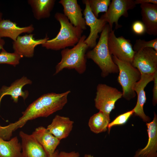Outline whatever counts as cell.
<instances>
[{"label":"cell","mask_w":157,"mask_h":157,"mask_svg":"<svg viewBox=\"0 0 157 157\" xmlns=\"http://www.w3.org/2000/svg\"><path fill=\"white\" fill-rule=\"evenodd\" d=\"M54 17L60 24L59 31L55 38L48 40L42 46L48 49L57 51L75 46L82 36L83 30L73 26L63 13L57 12Z\"/></svg>","instance_id":"6da1fadb"},{"label":"cell","mask_w":157,"mask_h":157,"mask_svg":"<svg viewBox=\"0 0 157 157\" xmlns=\"http://www.w3.org/2000/svg\"><path fill=\"white\" fill-rule=\"evenodd\" d=\"M111 30L108 24H106L101 32L96 45L85 55L86 58L91 59L99 66L101 70V76L103 77L110 74L119 72L118 67L114 62L108 48V38Z\"/></svg>","instance_id":"7a4b0ae2"},{"label":"cell","mask_w":157,"mask_h":157,"mask_svg":"<svg viewBox=\"0 0 157 157\" xmlns=\"http://www.w3.org/2000/svg\"><path fill=\"white\" fill-rule=\"evenodd\" d=\"M83 35L78 42L71 49L66 48L61 51V59L56 66L54 74H58L64 69H74L78 74H83L86 68V52L88 48L84 41Z\"/></svg>","instance_id":"3957f363"},{"label":"cell","mask_w":157,"mask_h":157,"mask_svg":"<svg viewBox=\"0 0 157 157\" xmlns=\"http://www.w3.org/2000/svg\"><path fill=\"white\" fill-rule=\"evenodd\" d=\"M70 90L61 93L51 92L42 95L29 106L38 117H47L62 109L67 102Z\"/></svg>","instance_id":"277c9868"},{"label":"cell","mask_w":157,"mask_h":157,"mask_svg":"<svg viewBox=\"0 0 157 157\" xmlns=\"http://www.w3.org/2000/svg\"><path fill=\"white\" fill-rule=\"evenodd\" d=\"M112 57L118 68L117 81L122 87V97L129 100L136 96L133 88L135 83L140 80L141 74L131 64L119 60L113 56Z\"/></svg>","instance_id":"5b68a950"},{"label":"cell","mask_w":157,"mask_h":157,"mask_svg":"<svg viewBox=\"0 0 157 157\" xmlns=\"http://www.w3.org/2000/svg\"><path fill=\"white\" fill-rule=\"evenodd\" d=\"M122 95V92L116 88L104 84H99L97 87L94 99L95 106L99 111L110 115L115 108V103Z\"/></svg>","instance_id":"8992f818"},{"label":"cell","mask_w":157,"mask_h":157,"mask_svg":"<svg viewBox=\"0 0 157 157\" xmlns=\"http://www.w3.org/2000/svg\"><path fill=\"white\" fill-rule=\"evenodd\" d=\"M108 44L110 54L121 60L132 63L136 52L133 49L130 40L122 36L117 37L115 31L109 33Z\"/></svg>","instance_id":"52a82bcc"},{"label":"cell","mask_w":157,"mask_h":157,"mask_svg":"<svg viewBox=\"0 0 157 157\" xmlns=\"http://www.w3.org/2000/svg\"><path fill=\"white\" fill-rule=\"evenodd\" d=\"M131 64L141 74L154 75L157 71V51L149 47L136 52Z\"/></svg>","instance_id":"ba28073f"},{"label":"cell","mask_w":157,"mask_h":157,"mask_svg":"<svg viewBox=\"0 0 157 157\" xmlns=\"http://www.w3.org/2000/svg\"><path fill=\"white\" fill-rule=\"evenodd\" d=\"M136 5L133 0H112L110 2L107 12L101 15L108 24L111 30L114 23L115 29L121 27L118 23L121 17H128V10L133 9Z\"/></svg>","instance_id":"9c48e42d"},{"label":"cell","mask_w":157,"mask_h":157,"mask_svg":"<svg viewBox=\"0 0 157 157\" xmlns=\"http://www.w3.org/2000/svg\"><path fill=\"white\" fill-rule=\"evenodd\" d=\"M82 2L85 5L83 14L86 25L89 26L90 31L84 42L88 48H93L97 44L98 34L102 32L107 22L102 17L98 19L94 16L90 8L88 0H83Z\"/></svg>","instance_id":"30bf717a"},{"label":"cell","mask_w":157,"mask_h":157,"mask_svg":"<svg viewBox=\"0 0 157 157\" xmlns=\"http://www.w3.org/2000/svg\"><path fill=\"white\" fill-rule=\"evenodd\" d=\"M33 35L34 34L30 33L18 37L13 42L14 52L20 55L22 58H32L34 56L35 47L49 39L46 35L44 38L36 40Z\"/></svg>","instance_id":"8fae6325"},{"label":"cell","mask_w":157,"mask_h":157,"mask_svg":"<svg viewBox=\"0 0 157 157\" xmlns=\"http://www.w3.org/2000/svg\"><path fill=\"white\" fill-rule=\"evenodd\" d=\"M154 75L141 74L140 80L133 86V90L137 95V100L136 106L132 109L134 115L139 116L144 122H149L150 117L145 114L143 106L146 102V98L144 88L147 84L153 81Z\"/></svg>","instance_id":"7c38bea8"},{"label":"cell","mask_w":157,"mask_h":157,"mask_svg":"<svg viewBox=\"0 0 157 157\" xmlns=\"http://www.w3.org/2000/svg\"><path fill=\"white\" fill-rule=\"evenodd\" d=\"M19 135L21 141V157H49L43 147L32 134L21 131Z\"/></svg>","instance_id":"4fadbf2b"},{"label":"cell","mask_w":157,"mask_h":157,"mask_svg":"<svg viewBox=\"0 0 157 157\" xmlns=\"http://www.w3.org/2000/svg\"><path fill=\"white\" fill-rule=\"evenodd\" d=\"M59 3L63 7V14L71 24L83 30L86 29L82 10L77 0H61Z\"/></svg>","instance_id":"5bb4252c"},{"label":"cell","mask_w":157,"mask_h":157,"mask_svg":"<svg viewBox=\"0 0 157 157\" xmlns=\"http://www.w3.org/2000/svg\"><path fill=\"white\" fill-rule=\"evenodd\" d=\"M148 140L146 146L139 149L133 157H157V116L155 113L153 120L146 124Z\"/></svg>","instance_id":"9a60e30c"},{"label":"cell","mask_w":157,"mask_h":157,"mask_svg":"<svg viewBox=\"0 0 157 157\" xmlns=\"http://www.w3.org/2000/svg\"><path fill=\"white\" fill-rule=\"evenodd\" d=\"M32 83V81L24 76L15 80L9 86L3 85L0 89V105L2 98L6 95L10 96L11 99L15 103L18 102L19 97L25 100L29 92L27 90L23 91L22 88L25 85Z\"/></svg>","instance_id":"2e32d148"},{"label":"cell","mask_w":157,"mask_h":157,"mask_svg":"<svg viewBox=\"0 0 157 157\" xmlns=\"http://www.w3.org/2000/svg\"><path fill=\"white\" fill-rule=\"evenodd\" d=\"M74 122L68 117L56 115L47 129L60 140L68 136L72 131Z\"/></svg>","instance_id":"e0dca14e"},{"label":"cell","mask_w":157,"mask_h":157,"mask_svg":"<svg viewBox=\"0 0 157 157\" xmlns=\"http://www.w3.org/2000/svg\"><path fill=\"white\" fill-rule=\"evenodd\" d=\"M142 22L149 35H157V5L151 3L140 4Z\"/></svg>","instance_id":"ac0fdd59"},{"label":"cell","mask_w":157,"mask_h":157,"mask_svg":"<svg viewBox=\"0 0 157 157\" xmlns=\"http://www.w3.org/2000/svg\"><path fill=\"white\" fill-rule=\"evenodd\" d=\"M32 134L43 147L49 156L55 152L60 142V140L43 126L36 128Z\"/></svg>","instance_id":"d6986e66"},{"label":"cell","mask_w":157,"mask_h":157,"mask_svg":"<svg viewBox=\"0 0 157 157\" xmlns=\"http://www.w3.org/2000/svg\"><path fill=\"white\" fill-rule=\"evenodd\" d=\"M32 24L24 27H20L15 22L9 19L3 20L0 22V37L9 38L15 41L22 33H31L34 30Z\"/></svg>","instance_id":"ffe728a7"},{"label":"cell","mask_w":157,"mask_h":157,"mask_svg":"<svg viewBox=\"0 0 157 157\" xmlns=\"http://www.w3.org/2000/svg\"><path fill=\"white\" fill-rule=\"evenodd\" d=\"M34 18L37 20L49 18L55 4V0H28Z\"/></svg>","instance_id":"44dd1931"},{"label":"cell","mask_w":157,"mask_h":157,"mask_svg":"<svg viewBox=\"0 0 157 157\" xmlns=\"http://www.w3.org/2000/svg\"><path fill=\"white\" fill-rule=\"evenodd\" d=\"M21 142L17 136L6 140L0 138V157H21Z\"/></svg>","instance_id":"7402d4cb"},{"label":"cell","mask_w":157,"mask_h":157,"mask_svg":"<svg viewBox=\"0 0 157 157\" xmlns=\"http://www.w3.org/2000/svg\"><path fill=\"white\" fill-rule=\"evenodd\" d=\"M110 121V115L99 111L90 117L88 125L92 132L97 134L107 130Z\"/></svg>","instance_id":"603a6c76"},{"label":"cell","mask_w":157,"mask_h":157,"mask_svg":"<svg viewBox=\"0 0 157 157\" xmlns=\"http://www.w3.org/2000/svg\"><path fill=\"white\" fill-rule=\"evenodd\" d=\"M90 8L97 18L101 12L106 13L110 3V0H88Z\"/></svg>","instance_id":"cb8c5ba5"},{"label":"cell","mask_w":157,"mask_h":157,"mask_svg":"<svg viewBox=\"0 0 157 157\" xmlns=\"http://www.w3.org/2000/svg\"><path fill=\"white\" fill-rule=\"evenodd\" d=\"M22 57L14 52L9 53L3 49L0 52V64H6L15 67L18 65Z\"/></svg>","instance_id":"d4e9b609"},{"label":"cell","mask_w":157,"mask_h":157,"mask_svg":"<svg viewBox=\"0 0 157 157\" xmlns=\"http://www.w3.org/2000/svg\"><path fill=\"white\" fill-rule=\"evenodd\" d=\"M151 48L157 51V38L149 41L140 39L136 40L133 49L135 52L146 48Z\"/></svg>","instance_id":"484cf974"},{"label":"cell","mask_w":157,"mask_h":157,"mask_svg":"<svg viewBox=\"0 0 157 157\" xmlns=\"http://www.w3.org/2000/svg\"><path fill=\"white\" fill-rule=\"evenodd\" d=\"M133 114V110L121 114L117 117L113 121L108 125V128L109 133L111 128L116 126L124 124L127 122L129 118Z\"/></svg>","instance_id":"4316f807"},{"label":"cell","mask_w":157,"mask_h":157,"mask_svg":"<svg viewBox=\"0 0 157 157\" xmlns=\"http://www.w3.org/2000/svg\"><path fill=\"white\" fill-rule=\"evenodd\" d=\"M132 29L133 32L138 35H142L145 32L144 26L140 21H137L135 22L132 25Z\"/></svg>","instance_id":"83f0119b"},{"label":"cell","mask_w":157,"mask_h":157,"mask_svg":"<svg viewBox=\"0 0 157 157\" xmlns=\"http://www.w3.org/2000/svg\"><path fill=\"white\" fill-rule=\"evenodd\" d=\"M153 81H154V85L153 90L152 103L155 106L157 103V71L154 74Z\"/></svg>","instance_id":"f1b7e54d"},{"label":"cell","mask_w":157,"mask_h":157,"mask_svg":"<svg viewBox=\"0 0 157 157\" xmlns=\"http://www.w3.org/2000/svg\"><path fill=\"white\" fill-rule=\"evenodd\" d=\"M58 157H80L79 153L75 151H72L69 152L64 151L59 152Z\"/></svg>","instance_id":"f546056e"},{"label":"cell","mask_w":157,"mask_h":157,"mask_svg":"<svg viewBox=\"0 0 157 157\" xmlns=\"http://www.w3.org/2000/svg\"><path fill=\"white\" fill-rule=\"evenodd\" d=\"M136 5L143 3H151L157 5V0H134Z\"/></svg>","instance_id":"4dcf8cb0"},{"label":"cell","mask_w":157,"mask_h":157,"mask_svg":"<svg viewBox=\"0 0 157 157\" xmlns=\"http://www.w3.org/2000/svg\"><path fill=\"white\" fill-rule=\"evenodd\" d=\"M5 43L4 40L0 37V52L1 50L4 49L3 47Z\"/></svg>","instance_id":"1f68e13d"},{"label":"cell","mask_w":157,"mask_h":157,"mask_svg":"<svg viewBox=\"0 0 157 157\" xmlns=\"http://www.w3.org/2000/svg\"><path fill=\"white\" fill-rule=\"evenodd\" d=\"M59 151L58 150H56L52 154L49 156L48 157H58Z\"/></svg>","instance_id":"d6a6232c"},{"label":"cell","mask_w":157,"mask_h":157,"mask_svg":"<svg viewBox=\"0 0 157 157\" xmlns=\"http://www.w3.org/2000/svg\"><path fill=\"white\" fill-rule=\"evenodd\" d=\"M2 16L3 14L0 11V22L3 20Z\"/></svg>","instance_id":"836d02e7"},{"label":"cell","mask_w":157,"mask_h":157,"mask_svg":"<svg viewBox=\"0 0 157 157\" xmlns=\"http://www.w3.org/2000/svg\"><path fill=\"white\" fill-rule=\"evenodd\" d=\"M88 157H93V156L90 154H88Z\"/></svg>","instance_id":"e575fe53"},{"label":"cell","mask_w":157,"mask_h":157,"mask_svg":"<svg viewBox=\"0 0 157 157\" xmlns=\"http://www.w3.org/2000/svg\"><path fill=\"white\" fill-rule=\"evenodd\" d=\"M83 157H88V154H85Z\"/></svg>","instance_id":"d590c367"}]
</instances>
